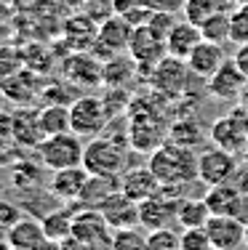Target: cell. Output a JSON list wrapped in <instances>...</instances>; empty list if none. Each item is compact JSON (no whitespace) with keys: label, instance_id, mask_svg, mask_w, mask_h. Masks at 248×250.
<instances>
[{"label":"cell","instance_id":"1","mask_svg":"<svg viewBox=\"0 0 248 250\" xmlns=\"http://www.w3.org/2000/svg\"><path fill=\"white\" fill-rule=\"evenodd\" d=\"M152 173L160 178L163 187L187 189L190 184L200 181L198 178V154L190 146H181L176 141H163L158 149H152L150 163Z\"/></svg>","mask_w":248,"mask_h":250},{"label":"cell","instance_id":"2","mask_svg":"<svg viewBox=\"0 0 248 250\" xmlns=\"http://www.w3.org/2000/svg\"><path fill=\"white\" fill-rule=\"evenodd\" d=\"M128 163V133H102L96 139L86 141L83 165L88 173L99 176H120Z\"/></svg>","mask_w":248,"mask_h":250},{"label":"cell","instance_id":"3","mask_svg":"<svg viewBox=\"0 0 248 250\" xmlns=\"http://www.w3.org/2000/svg\"><path fill=\"white\" fill-rule=\"evenodd\" d=\"M110 106L104 99L93 96H78L69 104V120H72V133H78L83 141H91L96 136H102L110 125Z\"/></svg>","mask_w":248,"mask_h":250},{"label":"cell","instance_id":"4","mask_svg":"<svg viewBox=\"0 0 248 250\" xmlns=\"http://www.w3.org/2000/svg\"><path fill=\"white\" fill-rule=\"evenodd\" d=\"M35 152H38V160L43 163V168H48V170L75 168V165H83L86 141H83L78 133L67 130V133L45 136L43 144H40Z\"/></svg>","mask_w":248,"mask_h":250},{"label":"cell","instance_id":"5","mask_svg":"<svg viewBox=\"0 0 248 250\" xmlns=\"http://www.w3.org/2000/svg\"><path fill=\"white\" fill-rule=\"evenodd\" d=\"M187 197L184 189L176 187H163L158 194L150 200L139 202V226L147 231L152 229H165L171 224H179V202Z\"/></svg>","mask_w":248,"mask_h":250},{"label":"cell","instance_id":"6","mask_svg":"<svg viewBox=\"0 0 248 250\" xmlns=\"http://www.w3.org/2000/svg\"><path fill=\"white\" fill-rule=\"evenodd\" d=\"M208 139L227 152L243 154L248 149V109L235 106L229 115L214 120V125L208 128Z\"/></svg>","mask_w":248,"mask_h":250},{"label":"cell","instance_id":"7","mask_svg":"<svg viewBox=\"0 0 248 250\" xmlns=\"http://www.w3.org/2000/svg\"><path fill=\"white\" fill-rule=\"evenodd\" d=\"M112 237H115V229L104 221V216L96 208H80V205L75 208V218H72V240L75 242L110 250Z\"/></svg>","mask_w":248,"mask_h":250},{"label":"cell","instance_id":"8","mask_svg":"<svg viewBox=\"0 0 248 250\" xmlns=\"http://www.w3.org/2000/svg\"><path fill=\"white\" fill-rule=\"evenodd\" d=\"M238 168H240L238 154L222 149V146H216V144L198 154V178L205 184V187L232 181V176H235Z\"/></svg>","mask_w":248,"mask_h":250},{"label":"cell","instance_id":"9","mask_svg":"<svg viewBox=\"0 0 248 250\" xmlns=\"http://www.w3.org/2000/svg\"><path fill=\"white\" fill-rule=\"evenodd\" d=\"M128 56L136 62L139 72H147V69L152 72V69L168 56V51H165V38H160L155 29H150L147 24H141V27L134 29V35H131Z\"/></svg>","mask_w":248,"mask_h":250},{"label":"cell","instance_id":"10","mask_svg":"<svg viewBox=\"0 0 248 250\" xmlns=\"http://www.w3.org/2000/svg\"><path fill=\"white\" fill-rule=\"evenodd\" d=\"M190 67H187L184 59H174V56H165L160 64L150 72L152 77V85H155L158 93L168 99H179L181 93L187 91V83H190Z\"/></svg>","mask_w":248,"mask_h":250},{"label":"cell","instance_id":"11","mask_svg":"<svg viewBox=\"0 0 248 250\" xmlns=\"http://www.w3.org/2000/svg\"><path fill=\"white\" fill-rule=\"evenodd\" d=\"M134 29H136V27H134L126 16L115 14V16H110L107 21H102V24H99L96 40H93L91 48L96 51V53L107 51V59H112V56H117V53L128 51V43H131Z\"/></svg>","mask_w":248,"mask_h":250},{"label":"cell","instance_id":"12","mask_svg":"<svg viewBox=\"0 0 248 250\" xmlns=\"http://www.w3.org/2000/svg\"><path fill=\"white\" fill-rule=\"evenodd\" d=\"M214 250H238L246 248V221L238 216H211L205 224Z\"/></svg>","mask_w":248,"mask_h":250},{"label":"cell","instance_id":"13","mask_svg":"<svg viewBox=\"0 0 248 250\" xmlns=\"http://www.w3.org/2000/svg\"><path fill=\"white\" fill-rule=\"evenodd\" d=\"M205 85H208V93L216 101H238L240 91L248 85V77L240 72L235 59H227V62L205 80Z\"/></svg>","mask_w":248,"mask_h":250},{"label":"cell","instance_id":"14","mask_svg":"<svg viewBox=\"0 0 248 250\" xmlns=\"http://www.w3.org/2000/svg\"><path fill=\"white\" fill-rule=\"evenodd\" d=\"M205 205H208L211 216H243V208L248 194H243L232 181H224V184H214V187H205L203 194Z\"/></svg>","mask_w":248,"mask_h":250},{"label":"cell","instance_id":"15","mask_svg":"<svg viewBox=\"0 0 248 250\" xmlns=\"http://www.w3.org/2000/svg\"><path fill=\"white\" fill-rule=\"evenodd\" d=\"M96 210L102 213L104 221H107L115 231L136 229V226H139V202H134L128 194H123L120 189H117L115 194H110V197L104 200Z\"/></svg>","mask_w":248,"mask_h":250},{"label":"cell","instance_id":"16","mask_svg":"<svg viewBox=\"0 0 248 250\" xmlns=\"http://www.w3.org/2000/svg\"><path fill=\"white\" fill-rule=\"evenodd\" d=\"M43 80L38 77V72H32V69H19L16 75L11 77H3V83H0V91L8 96V101H14V104H32L35 99L43 96Z\"/></svg>","mask_w":248,"mask_h":250},{"label":"cell","instance_id":"17","mask_svg":"<svg viewBox=\"0 0 248 250\" xmlns=\"http://www.w3.org/2000/svg\"><path fill=\"white\" fill-rule=\"evenodd\" d=\"M163 189L160 178L152 173L150 165L144 168H131V170H123L120 173V192L128 194L134 202H144L150 200L152 194H158Z\"/></svg>","mask_w":248,"mask_h":250},{"label":"cell","instance_id":"18","mask_svg":"<svg viewBox=\"0 0 248 250\" xmlns=\"http://www.w3.org/2000/svg\"><path fill=\"white\" fill-rule=\"evenodd\" d=\"M227 62V53H224V45L222 43H214V40H200L198 45L192 48L190 59H187V67L195 77L200 80H208L222 64Z\"/></svg>","mask_w":248,"mask_h":250},{"label":"cell","instance_id":"19","mask_svg":"<svg viewBox=\"0 0 248 250\" xmlns=\"http://www.w3.org/2000/svg\"><path fill=\"white\" fill-rule=\"evenodd\" d=\"M88 170L86 165H75V168H62V170H54L48 181V189L54 192V197L59 202H78L83 187L88 181Z\"/></svg>","mask_w":248,"mask_h":250},{"label":"cell","instance_id":"20","mask_svg":"<svg viewBox=\"0 0 248 250\" xmlns=\"http://www.w3.org/2000/svg\"><path fill=\"white\" fill-rule=\"evenodd\" d=\"M45 133L40 128V117L38 109H29V106H22V109L14 112V144L19 149H38L43 144Z\"/></svg>","mask_w":248,"mask_h":250},{"label":"cell","instance_id":"21","mask_svg":"<svg viewBox=\"0 0 248 250\" xmlns=\"http://www.w3.org/2000/svg\"><path fill=\"white\" fill-rule=\"evenodd\" d=\"M203 40V32H200L198 24H192L190 19H181L176 21L174 27H171V32L165 35V51H168V56L174 59H190L192 48Z\"/></svg>","mask_w":248,"mask_h":250},{"label":"cell","instance_id":"22","mask_svg":"<svg viewBox=\"0 0 248 250\" xmlns=\"http://www.w3.org/2000/svg\"><path fill=\"white\" fill-rule=\"evenodd\" d=\"M5 240L14 250H38V245L45 240L43 224H40V218L24 216L19 224H14L5 231Z\"/></svg>","mask_w":248,"mask_h":250},{"label":"cell","instance_id":"23","mask_svg":"<svg viewBox=\"0 0 248 250\" xmlns=\"http://www.w3.org/2000/svg\"><path fill=\"white\" fill-rule=\"evenodd\" d=\"M120 189V176H99V173H91L83 187L80 197H78V205L80 208H99L110 194H115Z\"/></svg>","mask_w":248,"mask_h":250},{"label":"cell","instance_id":"24","mask_svg":"<svg viewBox=\"0 0 248 250\" xmlns=\"http://www.w3.org/2000/svg\"><path fill=\"white\" fill-rule=\"evenodd\" d=\"M64 72H67L69 83H80V85H99L104 77V67H99V62L93 56L86 53H75L67 64H64Z\"/></svg>","mask_w":248,"mask_h":250},{"label":"cell","instance_id":"25","mask_svg":"<svg viewBox=\"0 0 248 250\" xmlns=\"http://www.w3.org/2000/svg\"><path fill=\"white\" fill-rule=\"evenodd\" d=\"M72 218H75V208H69V210H64V208L51 210L48 216L40 218L43 234L54 242H67L69 237H72Z\"/></svg>","mask_w":248,"mask_h":250},{"label":"cell","instance_id":"26","mask_svg":"<svg viewBox=\"0 0 248 250\" xmlns=\"http://www.w3.org/2000/svg\"><path fill=\"white\" fill-rule=\"evenodd\" d=\"M38 117H40V128H43L45 136H56V133L72 130L69 104H45L38 109Z\"/></svg>","mask_w":248,"mask_h":250},{"label":"cell","instance_id":"27","mask_svg":"<svg viewBox=\"0 0 248 250\" xmlns=\"http://www.w3.org/2000/svg\"><path fill=\"white\" fill-rule=\"evenodd\" d=\"M205 136L208 133H205V128L200 125L198 117H179V120H174L168 128V139L176 141V144H181V146H190V149H195Z\"/></svg>","mask_w":248,"mask_h":250},{"label":"cell","instance_id":"28","mask_svg":"<svg viewBox=\"0 0 248 250\" xmlns=\"http://www.w3.org/2000/svg\"><path fill=\"white\" fill-rule=\"evenodd\" d=\"M232 8H235L232 0H184L181 14H184V19H190L192 24L200 27L214 14H219V11H232Z\"/></svg>","mask_w":248,"mask_h":250},{"label":"cell","instance_id":"29","mask_svg":"<svg viewBox=\"0 0 248 250\" xmlns=\"http://www.w3.org/2000/svg\"><path fill=\"white\" fill-rule=\"evenodd\" d=\"M211 218V210L205 205L203 197H181L179 202V226L184 229H198V226H205Z\"/></svg>","mask_w":248,"mask_h":250},{"label":"cell","instance_id":"30","mask_svg":"<svg viewBox=\"0 0 248 250\" xmlns=\"http://www.w3.org/2000/svg\"><path fill=\"white\" fill-rule=\"evenodd\" d=\"M14 187L16 189H38L43 187V163H32V160H19L14 168Z\"/></svg>","mask_w":248,"mask_h":250},{"label":"cell","instance_id":"31","mask_svg":"<svg viewBox=\"0 0 248 250\" xmlns=\"http://www.w3.org/2000/svg\"><path fill=\"white\" fill-rule=\"evenodd\" d=\"M203 40H214V43H229V32H232V21H229V11H219L211 19H205L200 24Z\"/></svg>","mask_w":248,"mask_h":250},{"label":"cell","instance_id":"32","mask_svg":"<svg viewBox=\"0 0 248 250\" xmlns=\"http://www.w3.org/2000/svg\"><path fill=\"white\" fill-rule=\"evenodd\" d=\"M147 250H181V234L171 226L147 231Z\"/></svg>","mask_w":248,"mask_h":250},{"label":"cell","instance_id":"33","mask_svg":"<svg viewBox=\"0 0 248 250\" xmlns=\"http://www.w3.org/2000/svg\"><path fill=\"white\" fill-rule=\"evenodd\" d=\"M229 21H232V32H229V43L240 45L248 43V3H238L229 11Z\"/></svg>","mask_w":248,"mask_h":250},{"label":"cell","instance_id":"34","mask_svg":"<svg viewBox=\"0 0 248 250\" xmlns=\"http://www.w3.org/2000/svg\"><path fill=\"white\" fill-rule=\"evenodd\" d=\"M110 250H147V234H139L136 229L115 231Z\"/></svg>","mask_w":248,"mask_h":250},{"label":"cell","instance_id":"35","mask_svg":"<svg viewBox=\"0 0 248 250\" xmlns=\"http://www.w3.org/2000/svg\"><path fill=\"white\" fill-rule=\"evenodd\" d=\"M181 250H214L211 245V237L205 231V226L198 229H184L181 231Z\"/></svg>","mask_w":248,"mask_h":250},{"label":"cell","instance_id":"36","mask_svg":"<svg viewBox=\"0 0 248 250\" xmlns=\"http://www.w3.org/2000/svg\"><path fill=\"white\" fill-rule=\"evenodd\" d=\"M24 69V53L16 48H0V80Z\"/></svg>","mask_w":248,"mask_h":250},{"label":"cell","instance_id":"37","mask_svg":"<svg viewBox=\"0 0 248 250\" xmlns=\"http://www.w3.org/2000/svg\"><path fill=\"white\" fill-rule=\"evenodd\" d=\"M22 218H24V210H22L16 202H11V200H3L0 197V229L3 231H8L14 224H19Z\"/></svg>","mask_w":248,"mask_h":250},{"label":"cell","instance_id":"38","mask_svg":"<svg viewBox=\"0 0 248 250\" xmlns=\"http://www.w3.org/2000/svg\"><path fill=\"white\" fill-rule=\"evenodd\" d=\"M40 99H48V104H72V99H69V91L64 88V83L45 85V88H43V96H40Z\"/></svg>","mask_w":248,"mask_h":250},{"label":"cell","instance_id":"39","mask_svg":"<svg viewBox=\"0 0 248 250\" xmlns=\"http://www.w3.org/2000/svg\"><path fill=\"white\" fill-rule=\"evenodd\" d=\"M150 11H163V14H176L184 8V0H139Z\"/></svg>","mask_w":248,"mask_h":250},{"label":"cell","instance_id":"40","mask_svg":"<svg viewBox=\"0 0 248 250\" xmlns=\"http://www.w3.org/2000/svg\"><path fill=\"white\" fill-rule=\"evenodd\" d=\"M0 144H14V112H0Z\"/></svg>","mask_w":248,"mask_h":250},{"label":"cell","instance_id":"41","mask_svg":"<svg viewBox=\"0 0 248 250\" xmlns=\"http://www.w3.org/2000/svg\"><path fill=\"white\" fill-rule=\"evenodd\" d=\"M232 184H235V187H238L243 194H248V165L240 163V168L235 170V176H232Z\"/></svg>","mask_w":248,"mask_h":250},{"label":"cell","instance_id":"42","mask_svg":"<svg viewBox=\"0 0 248 250\" xmlns=\"http://www.w3.org/2000/svg\"><path fill=\"white\" fill-rule=\"evenodd\" d=\"M232 59H235V64L240 67V72H243V75L248 77V43H240Z\"/></svg>","mask_w":248,"mask_h":250},{"label":"cell","instance_id":"43","mask_svg":"<svg viewBox=\"0 0 248 250\" xmlns=\"http://www.w3.org/2000/svg\"><path fill=\"white\" fill-rule=\"evenodd\" d=\"M62 245H67L64 250H102V248H91V245H80V242H75L72 237H69L67 242H62Z\"/></svg>","mask_w":248,"mask_h":250},{"label":"cell","instance_id":"44","mask_svg":"<svg viewBox=\"0 0 248 250\" xmlns=\"http://www.w3.org/2000/svg\"><path fill=\"white\" fill-rule=\"evenodd\" d=\"M5 106H8V96L0 91V112H5Z\"/></svg>","mask_w":248,"mask_h":250},{"label":"cell","instance_id":"45","mask_svg":"<svg viewBox=\"0 0 248 250\" xmlns=\"http://www.w3.org/2000/svg\"><path fill=\"white\" fill-rule=\"evenodd\" d=\"M0 250H14V248L8 245V240H0Z\"/></svg>","mask_w":248,"mask_h":250},{"label":"cell","instance_id":"46","mask_svg":"<svg viewBox=\"0 0 248 250\" xmlns=\"http://www.w3.org/2000/svg\"><path fill=\"white\" fill-rule=\"evenodd\" d=\"M243 165H248V149L243 152Z\"/></svg>","mask_w":248,"mask_h":250},{"label":"cell","instance_id":"47","mask_svg":"<svg viewBox=\"0 0 248 250\" xmlns=\"http://www.w3.org/2000/svg\"><path fill=\"white\" fill-rule=\"evenodd\" d=\"M246 248H248V224H246Z\"/></svg>","mask_w":248,"mask_h":250},{"label":"cell","instance_id":"48","mask_svg":"<svg viewBox=\"0 0 248 250\" xmlns=\"http://www.w3.org/2000/svg\"><path fill=\"white\" fill-rule=\"evenodd\" d=\"M0 197H3V181H0Z\"/></svg>","mask_w":248,"mask_h":250},{"label":"cell","instance_id":"49","mask_svg":"<svg viewBox=\"0 0 248 250\" xmlns=\"http://www.w3.org/2000/svg\"><path fill=\"white\" fill-rule=\"evenodd\" d=\"M238 3H248V0H238Z\"/></svg>","mask_w":248,"mask_h":250},{"label":"cell","instance_id":"50","mask_svg":"<svg viewBox=\"0 0 248 250\" xmlns=\"http://www.w3.org/2000/svg\"><path fill=\"white\" fill-rule=\"evenodd\" d=\"M238 250H248V248H238Z\"/></svg>","mask_w":248,"mask_h":250}]
</instances>
